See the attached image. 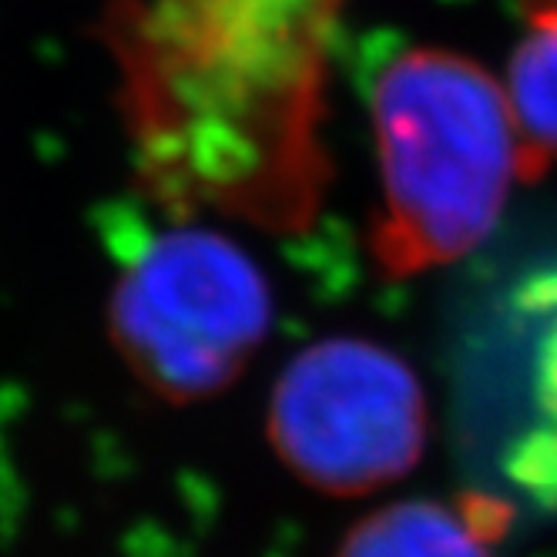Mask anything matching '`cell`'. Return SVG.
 I'll return each instance as SVG.
<instances>
[{
    "label": "cell",
    "instance_id": "obj_5",
    "mask_svg": "<svg viewBox=\"0 0 557 557\" xmlns=\"http://www.w3.org/2000/svg\"><path fill=\"white\" fill-rule=\"evenodd\" d=\"M504 528L507 507L491 497L400 500L363 517L336 557H494Z\"/></svg>",
    "mask_w": 557,
    "mask_h": 557
},
{
    "label": "cell",
    "instance_id": "obj_1",
    "mask_svg": "<svg viewBox=\"0 0 557 557\" xmlns=\"http://www.w3.org/2000/svg\"><path fill=\"white\" fill-rule=\"evenodd\" d=\"M383 212L373 256L389 275H417L473 252L494 232L510 185L531 178L510 101L463 54L413 48L373 85Z\"/></svg>",
    "mask_w": 557,
    "mask_h": 557
},
{
    "label": "cell",
    "instance_id": "obj_2",
    "mask_svg": "<svg viewBox=\"0 0 557 557\" xmlns=\"http://www.w3.org/2000/svg\"><path fill=\"white\" fill-rule=\"evenodd\" d=\"M272 330L256 259L202 225L169 228L128 262L108 299V333L128 370L169 404H195L246 373Z\"/></svg>",
    "mask_w": 557,
    "mask_h": 557
},
{
    "label": "cell",
    "instance_id": "obj_3",
    "mask_svg": "<svg viewBox=\"0 0 557 557\" xmlns=\"http://www.w3.org/2000/svg\"><path fill=\"white\" fill-rule=\"evenodd\" d=\"M426 396L393 349L330 336L278 373L269 444L320 494L360 497L407 476L426 447Z\"/></svg>",
    "mask_w": 557,
    "mask_h": 557
},
{
    "label": "cell",
    "instance_id": "obj_6",
    "mask_svg": "<svg viewBox=\"0 0 557 557\" xmlns=\"http://www.w3.org/2000/svg\"><path fill=\"white\" fill-rule=\"evenodd\" d=\"M507 101L531 172L557 162V11H534L524 41L513 48Z\"/></svg>",
    "mask_w": 557,
    "mask_h": 557
},
{
    "label": "cell",
    "instance_id": "obj_4",
    "mask_svg": "<svg viewBox=\"0 0 557 557\" xmlns=\"http://www.w3.org/2000/svg\"><path fill=\"white\" fill-rule=\"evenodd\" d=\"M531 336L524 370L528 413L510 433L504 473L517 494L557 507V265L534 272L513 299Z\"/></svg>",
    "mask_w": 557,
    "mask_h": 557
},
{
    "label": "cell",
    "instance_id": "obj_7",
    "mask_svg": "<svg viewBox=\"0 0 557 557\" xmlns=\"http://www.w3.org/2000/svg\"><path fill=\"white\" fill-rule=\"evenodd\" d=\"M537 11H557V0H534Z\"/></svg>",
    "mask_w": 557,
    "mask_h": 557
}]
</instances>
